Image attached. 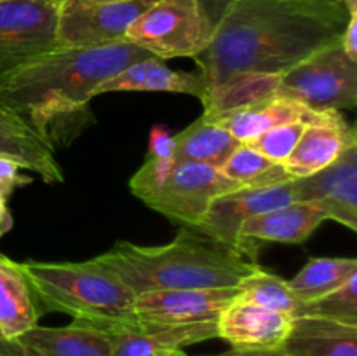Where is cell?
<instances>
[{
  "instance_id": "1",
  "label": "cell",
  "mask_w": 357,
  "mask_h": 356,
  "mask_svg": "<svg viewBox=\"0 0 357 356\" xmlns=\"http://www.w3.org/2000/svg\"><path fill=\"white\" fill-rule=\"evenodd\" d=\"M351 14L330 0H234L195 59L206 98L239 77H279L344 35ZM202 100V101H204Z\"/></svg>"
},
{
  "instance_id": "2",
  "label": "cell",
  "mask_w": 357,
  "mask_h": 356,
  "mask_svg": "<svg viewBox=\"0 0 357 356\" xmlns=\"http://www.w3.org/2000/svg\"><path fill=\"white\" fill-rule=\"evenodd\" d=\"M152 56L131 42L101 47H58L0 79V103L54 145L65 124L79 119L94 89L138 59Z\"/></svg>"
},
{
  "instance_id": "3",
  "label": "cell",
  "mask_w": 357,
  "mask_h": 356,
  "mask_svg": "<svg viewBox=\"0 0 357 356\" xmlns=\"http://www.w3.org/2000/svg\"><path fill=\"white\" fill-rule=\"evenodd\" d=\"M135 295L159 290L234 288L260 265L236 248L183 227L162 246L117 241L94 257Z\"/></svg>"
},
{
  "instance_id": "4",
  "label": "cell",
  "mask_w": 357,
  "mask_h": 356,
  "mask_svg": "<svg viewBox=\"0 0 357 356\" xmlns=\"http://www.w3.org/2000/svg\"><path fill=\"white\" fill-rule=\"evenodd\" d=\"M38 311L65 313L73 321L108 332L135 327L136 295L105 265L87 262H21Z\"/></svg>"
},
{
  "instance_id": "5",
  "label": "cell",
  "mask_w": 357,
  "mask_h": 356,
  "mask_svg": "<svg viewBox=\"0 0 357 356\" xmlns=\"http://www.w3.org/2000/svg\"><path fill=\"white\" fill-rule=\"evenodd\" d=\"M215 34L199 0H155L126 31V40L160 59L197 58Z\"/></svg>"
},
{
  "instance_id": "6",
  "label": "cell",
  "mask_w": 357,
  "mask_h": 356,
  "mask_svg": "<svg viewBox=\"0 0 357 356\" xmlns=\"http://www.w3.org/2000/svg\"><path fill=\"white\" fill-rule=\"evenodd\" d=\"M274 94L291 98L312 110H354L357 61L345 54L338 40L279 75Z\"/></svg>"
},
{
  "instance_id": "7",
  "label": "cell",
  "mask_w": 357,
  "mask_h": 356,
  "mask_svg": "<svg viewBox=\"0 0 357 356\" xmlns=\"http://www.w3.org/2000/svg\"><path fill=\"white\" fill-rule=\"evenodd\" d=\"M63 0H0V79L58 49Z\"/></svg>"
},
{
  "instance_id": "8",
  "label": "cell",
  "mask_w": 357,
  "mask_h": 356,
  "mask_svg": "<svg viewBox=\"0 0 357 356\" xmlns=\"http://www.w3.org/2000/svg\"><path fill=\"white\" fill-rule=\"evenodd\" d=\"M237 188L241 185L227 178L218 168L180 163L143 202L171 222L194 229L215 199Z\"/></svg>"
},
{
  "instance_id": "9",
  "label": "cell",
  "mask_w": 357,
  "mask_h": 356,
  "mask_svg": "<svg viewBox=\"0 0 357 356\" xmlns=\"http://www.w3.org/2000/svg\"><path fill=\"white\" fill-rule=\"evenodd\" d=\"M296 201L298 195H296L295 178L284 184L267 185V187H241L215 199L194 230L220 243L229 244L246 255L250 260L257 262L260 244H251L241 239L239 230L243 223L251 216Z\"/></svg>"
},
{
  "instance_id": "10",
  "label": "cell",
  "mask_w": 357,
  "mask_h": 356,
  "mask_svg": "<svg viewBox=\"0 0 357 356\" xmlns=\"http://www.w3.org/2000/svg\"><path fill=\"white\" fill-rule=\"evenodd\" d=\"M155 0L101 3L63 0L56 24L58 47H101L126 40L132 21Z\"/></svg>"
},
{
  "instance_id": "11",
  "label": "cell",
  "mask_w": 357,
  "mask_h": 356,
  "mask_svg": "<svg viewBox=\"0 0 357 356\" xmlns=\"http://www.w3.org/2000/svg\"><path fill=\"white\" fill-rule=\"evenodd\" d=\"M237 297V288L159 290L136 295L132 313L142 327L216 321L222 311Z\"/></svg>"
},
{
  "instance_id": "12",
  "label": "cell",
  "mask_w": 357,
  "mask_h": 356,
  "mask_svg": "<svg viewBox=\"0 0 357 356\" xmlns=\"http://www.w3.org/2000/svg\"><path fill=\"white\" fill-rule=\"evenodd\" d=\"M298 201L317 202L326 215L357 230V145L349 147L335 163L305 178H295Z\"/></svg>"
},
{
  "instance_id": "13",
  "label": "cell",
  "mask_w": 357,
  "mask_h": 356,
  "mask_svg": "<svg viewBox=\"0 0 357 356\" xmlns=\"http://www.w3.org/2000/svg\"><path fill=\"white\" fill-rule=\"evenodd\" d=\"M352 145H357L356 128L345 122L340 112L317 110L282 166L293 178L310 177L335 163Z\"/></svg>"
},
{
  "instance_id": "14",
  "label": "cell",
  "mask_w": 357,
  "mask_h": 356,
  "mask_svg": "<svg viewBox=\"0 0 357 356\" xmlns=\"http://www.w3.org/2000/svg\"><path fill=\"white\" fill-rule=\"evenodd\" d=\"M293 316L234 299L216 320V334L236 349H279Z\"/></svg>"
},
{
  "instance_id": "15",
  "label": "cell",
  "mask_w": 357,
  "mask_h": 356,
  "mask_svg": "<svg viewBox=\"0 0 357 356\" xmlns=\"http://www.w3.org/2000/svg\"><path fill=\"white\" fill-rule=\"evenodd\" d=\"M103 332V330H101ZM112 356H174L183 348L216 339V321L171 327H122L105 332Z\"/></svg>"
},
{
  "instance_id": "16",
  "label": "cell",
  "mask_w": 357,
  "mask_h": 356,
  "mask_svg": "<svg viewBox=\"0 0 357 356\" xmlns=\"http://www.w3.org/2000/svg\"><path fill=\"white\" fill-rule=\"evenodd\" d=\"M317 110L305 107L291 98L271 94L251 103L239 105L216 114H202L225 128L241 143H250L272 128L295 121H310Z\"/></svg>"
},
{
  "instance_id": "17",
  "label": "cell",
  "mask_w": 357,
  "mask_h": 356,
  "mask_svg": "<svg viewBox=\"0 0 357 356\" xmlns=\"http://www.w3.org/2000/svg\"><path fill=\"white\" fill-rule=\"evenodd\" d=\"M0 156L16 161L45 184L65 181L61 166L54 156V145L38 135L23 117L0 103Z\"/></svg>"
},
{
  "instance_id": "18",
  "label": "cell",
  "mask_w": 357,
  "mask_h": 356,
  "mask_svg": "<svg viewBox=\"0 0 357 356\" xmlns=\"http://www.w3.org/2000/svg\"><path fill=\"white\" fill-rule=\"evenodd\" d=\"M128 91H160V93L190 94L201 100L206 96V84L199 73L173 70L157 56L138 59L112 75L94 89V96Z\"/></svg>"
},
{
  "instance_id": "19",
  "label": "cell",
  "mask_w": 357,
  "mask_h": 356,
  "mask_svg": "<svg viewBox=\"0 0 357 356\" xmlns=\"http://www.w3.org/2000/svg\"><path fill=\"white\" fill-rule=\"evenodd\" d=\"M324 220L326 215L317 202L296 201L251 216L243 223L239 236L251 244H258V241L300 244L305 243Z\"/></svg>"
},
{
  "instance_id": "20",
  "label": "cell",
  "mask_w": 357,
  "mask_h": 356,
  "mask_svg": "<svg viewBox=\"0 0 357 356\" xmlns=\"http://www.w3.org/2000/svg\"><path fill=\"white\" fill-rule=\"evenodd\" d=\"M279 349L288 356H357V325L296 316Z\"/></svg>"
},
{
  "instance_id": "21",
  "label": "cell",
  "mask_w": 357,
  "mask_h": 356,
  "mask_svg": "<svg viewBox=\"0 0 357 356\" xmlns=\"http://www.w3.org/2000/svg\"><path fill=\"white\" fill-rule=\"evenodd\" d=\"M17 341L26 356H112L107 334L79 321L68 327L35 325Z\"/></svg>"
},
{
  "instance_id": "22",
  "label": "cell",
  "mask_w": 357,
  "mask_h": 356,
  "mask_svg": "<svg viewBox=\"0 0 357 356\" xmlns=\"http://www.w3.org/2000/svg\"><path fill=\"white\" fill-rule=\"evenodd\" d=\"M40 316L21 262L0 253V332L17 339L38 325Z\"/></svg>"
},
{
  "instance_id": "23",
  "label": "cell",
  "mask_w": 357,
  "mask_h": 356,
  "mask_svg": "<svg viewBox=\"0 0 357 356\" xmlns=\"http://www.w3.org/2000/svg\"><path fill=\"white\" fill-rule=\"evenodd\" d=\"M174 163H201L222 168L241 145L225 128L202 115L183 131L173 135Z\"/></svg>"
},
{
  "instance_id": "24",
  "label": "cell",
  "mask_w": 357,
  "mask_h": 356,
  "mask_svg": "<svg viewBox=\"0 0 357 356\" xmlns=\"http://www.w3.org/2000/svg\"><path fill=\"white\" fill-rule=\"evenodd\" d=\"M356 274V258L317 257L310 258L305 267L289 279L288 286L296 299L307 304L335 292Z\"/></svg>"
},
{
  "instance_id": "25",
  "label": "cell",
  "mask_w": 357,
  "mask_h": 356,
  "mask_svg": "<svg viewBox=\"0 0 357 356\" xmlns=\"http://www.w3.org/2000/svg\"><path fill=\"white\" fill-rule=\"evenodd\" d=\"M237 288V299L244 302L255 304V306L265 307V309L278 311V313L289 314L296 318L302 316L305 304L296 299L289 290L288 281L279 278L274 272L258 267L250 276L239 281Z\"/></svg>"
},
{
  "instance_id": "26",
  "label": "cell",
  "mask_w": 357,
  "mask_h": 356,
  "mask_svg": "<svg viewBox=\"0 0 357 356\" xmlns=\"http://www.w3.org/2000/svg\"><path fill=\"white\" fill-rule=\"evenodd\" d=\"M220 170L241 187H267L293 180L282 164L274 163L248 143H241Z\"/></svg>"
},
{
  "instance_id": "27",
  "label": "cell",
  "mask_w": 357,
  "mask_h": 356,
  "mask_svg": "<svg viewBox=\"0 0 357 356\" xmlns=\"http://www.w3.org/2000/svg\"><path fill=\"white\" fill-rule=\"evenodd\" d=\"M302 316H321L357 325V274L335 292L307 302L303 306Z\"/></svg>"
},
{
  "instance_id": "28",
  "label": "cell",
  "mask_w": 357,
  "mask_h": 356,
  "mask_svg": "<svg viewBox=\"0 0 357 356\" xmlns=\"http://www.w3.org/2000/svg\"><path fill=\"white\" fill-rule=\"evenodd\" d=\"M307 122L309 121H295L288 122V124L275 126L271 131L264 133V135L258 136L257 140L250 142L248 145L253 147L255 150L264 154L265 157L272 159L274 163L282 164L288 159L289 154L293 152V149H295L296 142L302 136V131L305 129Z\"/></svg>"
},
{
  "instance_id": "29",
  "label": "cell",
  "mask_w": 357,
  "mask_h": 356,
  "mask_svg": "<svg viewBox=\"0 0 357 356\" xmlns=\"http://www.w3.org/2000/svg\"><path fill=\"white\" fill-rule=\"evenodd\" d=\"M23 168L16 161L0 156V198L9 199L17 187H24L33 181V178L21 173Z\"/></svg>"
},
{
  "instance_id": "30",
  "label": "cell",
  "mask_w": 357,
  "mask_h": 356,
  "mask_svg": "<svg viewBox=\"0 0 357 356\" xmlns=\"http://www.w3.org/2000/svg\"><path fill=\"white\" fill-rule=\"evenodd\" d=\"M340 44L345 54L352 61H357V14H351V17H349V23L345 27L344 35H342Z\"/></svg>"
},
{
  "instance_id": "31",
  "label": "cell",
  "mask_w": 357,
  "mask_h": 356,
  "mask_svg": "<svg viewBox=\"0 0 357 356\" xmlns=\"http://www.w3.org/2000/svg\"><path fill=\"white\" fill-rule=\"evenodd\" d=\"M174 356H187L183 351L176 353ZM213 356H288L286 353H282L281 349H229L225 353H220V355Z\"/></svg>"
},
{
  "instance_id": "32",
  "label": "cell",
  "mask_w": 357,
  "mask_h": 356,
  "mask_svg": "<svg viewBox=\"0 0 357 356\" xmlns=\"http://www.w3.org/2000/svg\"><path fill=\"white\" fill-rule=\"evenodd\" d=\"M201 6L204 7L206 14L209 16V20L216 24V21L220 20V16L223 14V10L227 9L229 3H232L234 0H199Z\"/></svg>"
},
{
  "instance_id": "33",
  "label": "cell",
  "mask_w": 357,
  "mask_h": 356,
  "mask_svg": "<svg viewBox=\"0 0 357 356\" xmlns=\"http://www.w3.org/2000/svg\"><path fill=\"white\" fill-rule=\"evenodd\" d=\"M0 356H26L17 339H9L0 332Z\"/></svg>"
},
{
  "instance_id": "34",
  "label": "cell",
  "mask_w": 357,
  "mask_h": 356,
  "mask_svg": "<svg viewBox=\"0 0 357 356\" xmlns=\"http://www.w3.org/2000/svg\"><path fill=\"white\" fill-rule=\"evenodd\" d=\"M13 213L7 208V199L0 198V237L6 236V234L13 229Z\"/></svg>"
},
{
  "instance_id": "35",
  "label": "cell",
  "mask_w": 357,
  "mask_h": 356,
  "mask_svg": "<svg viewBox=\"0 0 357 356\" xmlns=\"http://www.w3.org/2000/svg\"><path fill=\"white\" fill-rule=\"evenodd\" d=\"M338 3L344 6L349 14H357V0H338Z\"/></svg>"
},
{
  "instance_id": "36",
  "label": "cell",
  "mask_w": 357,
  "mask_h": 356,
  "mask_svg": "<svg viewBox=\"0 0 357 356\" xmlns=\"http://www.w3.org/2000/svg\"><path fill=\"white\" fill-rule=\"evenodd\" d=\"M89 2H101V3H114V2H135V0H89Z\"/></svg>"
},
{
  "instance_id": "37",
  "label": "cell",
  "mask_w": 357,
  "mask_h": 356,
  "mask_svg": "<svg viewBox=\"0 0 357 356\" xmlns=\"http://www.w3.org/2000/svg\"><path fill=\"white\" fill-rule=\"evenodd\" d=\"M330 2H338V0H330Z\"/></svg>"
}]
</instances>
